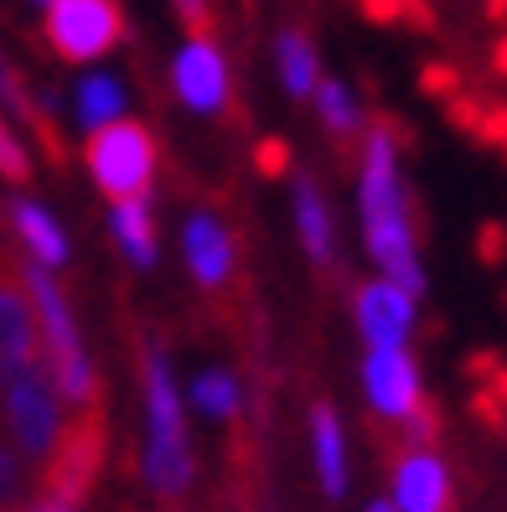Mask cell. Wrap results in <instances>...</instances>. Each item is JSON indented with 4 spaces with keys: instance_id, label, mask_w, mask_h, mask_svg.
I'll return each mask as SVG.
<instances>
[{
    "instance_id": "obj_1",
    "label": "cell",
    "mask_w": 507,
    "mask_h": 512,
    "mask_svg": "<svg viewBox=\"0 0 507 512\" xmlns=\"http://www.w3.org/2000/svg\"><path fill=\"white\" fill-rule=\"evenodd\" d=\"M352 223H357V249L368 259V275L425 295L430 269H425V238H420V202H414L404 140L394 125H368L357 135Z\"/></svg>"
},
{
    "instance_id": "obj_22",
    "label": "cell",
    "mask_w": 507,
    "mask_h": 512,
    "mask_svg": "<svg viewBox=\"0 0 507 512\" xmlns=\"http://www.w3.org/2000/svg\"><path fill=\"white\" fill-rule=\"evenodd\" d=\"M0 114H11L16 125L32 119V94H26V83H21V73L6 52H0Z\"/></svg>"
},
{
    "instance_id": "obj_15",
    "label": "cell",
    "mask_w": 507,
    "mask_h": 512,
    "mask_svg": "<svg viewBox=\"0 0 507 512\" xmlns=\"http://www.w3.org/2000/svg\"><path fill=\"white\" fill-rule=\"evenodd\" d=\"M249 399L254 388L249 378L238 373L223 357H207V363L187 368L182 373V404H187V419L202 430H233L249 419Z\"/></svg>"
},
{
    "instance_id": "obj_7",
    "label": "cell",
    "mask_w": 507,
    "mask_h": 512,
    "mask_svg": "<svg viewBox=\"0 0 507 512\" xmlns=\"http://www.w3.org/2000/svg\"><path fill=\"white\" fill-rule=\"evenodd\" d=\"M42 42L73 73L99 68L130 42V16L119 0H52L42 11Z\"/></svg>"
},
{
    "instance_id": "obj_11",
    "label": "cell",
    "mask_w": 507,
    "mask_h": 512,
    "mask_svg": "<svg viewBox=\"0 0 507 512\" xmlns=\"http://www.w3.org/2000/svg\"><path fill=\"white\" fill-rule=\"evenodd\" d=\"M378 497L394 512H456V466L430 440H409L389 461V481Z\"/></svg>"
},
{
    "instance_id": "obj_24",
    "label": "cell",
    "mask_w": 507,
    "mask_h": 512,
    "mask_svg": "<svg viewBox=\"0 0 507 512\" xmlns=\"http://www.w3.org/2000/svg\"><path fill=\"white\" fill-rule=\"evenodd\" d=\"M11 512H83V497H73V492H63V487H52V492H42V497L16 502Z\"/></svg>"
},
{
    "instance_id": "obj_12",
    "label": "cell",
    "mask_w": 507,
    "mask_h": 512,
    "mask_svg": "<svg viewBox=\"0 0 507 512\" xmlns=\"http://www.w3.org/2000/svg\"><path fill=\"white\" fill-rule=\"evenodd\" d=\"M6 228L11 244L21 249L26 269H47V275H68L78 259V238L68 228V218L37 192H11L6 202Z\"/></svg>"
},
{
    "instance_id": "obj_10",
    "label": "cell",
    "mask_w": 507,
    "mask_h": 512,
    "mask_svg": "<svg viewBox=\"0 0 507 512\" xmlns=\"http://www.w3.org/2000/svg\"><path fill=\"white\" fill-rule=\"evenodd\" d=\"M347 321L352 337L363 342V352H383V347H414L425 321V295H414L394 280L363 275L347 295Z\"/></svg>"
},
{
    "instance_id": "obj_5",
    "label": "cell",
    "mask_w": 507,
    "mask_h": 512,
    "mask_svg": "<svg viewBox=\"0 0 507 512\" xmlns=\"http://www.w3.org/2000/svg\"><path fill=\"white\" fill-rule=\"evenodd\" d=\"M161 166H166L161 135L145 125L140 114L125 119V125H109V130L83 140V176H88V187H94L104 202L156 197Z\"/></svg>"
},
{
    "instance_id": "obj_9",
    "label": "cell",
    "mask_w": 507,
    "mask_h": 512,
    "mask_svg": "<svg viewBox=\"0 0 507 512\" xmlns=\"http://www.w3.org/2000/svg\"><path fill=\"white\" fill-rule=\"evenodd\" d=\"M176 264H182L187 285L202 295H223L238 280L244 249H238V233L218 207H187L176 218Z\"/></svg>"
},
{
    "instance_id": "obj_18",
    "label": "cell",
    "mask_w": 507,
    "mask_h": 512,
    "mask_svg": "<svg viewBox=\"0 0 507 512\" xmlns=\"http://www.w3.org/2000/svg\"><path fill=\"white\" fill-rule=\"evenodd\" d=\"M270 68H275V83L290 104H306L316 94V83L326 78L321 47H316L311 32H301V26H280L270 37Z\"/></svg>"
},
{
    "instance_id": "obj_3",
    "label": "cell",
    "mask_w": 507,
    "mask_h": 512,
    "mask_svg": "<svg viewBox=\"0 0 507 512\" xmlns=\"http://www.w3.org/2000/svg\"><path fill=\"white\" fill-rule=\"evenodd\" d=\"M26 306H32V326H37V363L47 373V383L57 388L73 414L99 404V357L88 342V326L73 290L63 285V275H47V269H26L16 275Z\"/></svg>"
},
{
    "instance_id": "obj_2",
    "label": "cell",
    "mask_w": 507,
    "mask_h": 512,
    "mask_svg": "<svg viewBox=\"0 0 507 512\" xmlns=\"http://www.w3.org/2000/svg\"><path fill=\"white\" fill-rule=\"evenodd\" d=\"M135 388H140V440H135L140 487L161 507H182L202 481V461L182 404V368H176V352L161 337H145L135 363Z\"/></svg>"
},
{
    "instance_id": "obj_23",
    "label": "cell",
    "mask_w": 507,
    "mask_h": 512,
    "mask_svg": "<svg viewBox=\"0 0 507 512\" xmlns=\"http://www.w3.org/2000/svg\"><path fill=\"white\" fill-rule=\"evenodd\" d=\"M26 481H32V466H26L16 450L0 440V507H16V502H26Z\"/></svg>"
},
{
    "instance_id": "obj_29",
    "label": "cell",
    "mask_w": 507,
    "mask_h": 512,
    "mask_svg": "<svg viewBox=\"0 0 507 512\" xmlns=\"http://www.w3.org/2000/svg\"><path fill=\"white\" fill-rule=\"evenodd\" d=\"M502 435H507V419H502Z\"/></svg>"
},
{
    "instance_id": "obj_28",
    "label": "cell",
    "mask_w": 507,
    "mask_h": 512,
    "mask_svg": "<svg viewBox=\"0 0 507 512\" xmlns=\"http://www.w3.org/2000/svg\"><path fill=\"white\" fill-rule=\"evenodd\" d=\"M161 512H192V507H161Z\"/></svg>"
},
{
    "instance_id": "obj_4",
    "label": "cell",
    "mask_w": 507,
    "mask_h": 512,
    "mask_svg": "<svg viewBox=\"0 0 507 512\" xmlns=\"http://www.w3.org/2000/svg\"><path fill=\"white\" fill-rule=\"evenodd\" d=\"M0 430L26 466H57L73 445V409L57 399L42 363L0 383Z\"/></svg>"
},
{
    "instance_id": "obj_13",
    "label": "cell",
    "mask_w": 507,
    "mask_h": 512,
    "mask_svg": "<svg viewBox=\"0 0 507 512\" xmlns=\"http://www.w3.org/2000/svg\"><path fill=\"white\" fill-rule=\"evenodd\" d=\"M290 233L311 269H337L342 259V207L316 171H290Z\"/></svg>"
},
{
    "instance_id": "obj_27",
    "label": "cell",
    "mask_w": 507,
    "mask_h": 512,
    "mask_svg": "<svg viewBox=\"0 0 507 512\" xmlns=\"http://www.w3.org/2000/svg\"><path fill=\"white\" fill-rule=\"evenodd\" d=\"M26 6H32V11H47V6H52V0H26Z\"/></svg>"
},
{
    "instance_id": "obj_25",
    "label": "cell",
    "mask_w": 507,
    "mask_h": 512,
    "mask_svg": "<svg viewBox=\"0 0 507 512\" xmlns=\"http://www.w3.org/2000/svg\"><path fill=\"white\" fill-rule=\"evenodd\" d=\"M176 21L187 26V32H207V16H213V0H171Z\"/></svg>"
},
{
    "instance_id": "obj_16",
    "label": "cell",
    "mask_w": 507,
    "mask_h": 512,
    "mask_svg": "<svg viewBox=\"0 0 507 512\" xmlns=\"http://www.w3.org/2000/svg\"><path fill=\"white\" fill-rule=\"evenodd\" d=\"M306 466L326 502H342L352 492V430L332 399H316L306 409Z\"/></svg>"
},
{
    "instance_id": "obj_26",
    "label": "cell",
    "mask_w": 507,
    "mask_h": 512,
    "mask_svg": "<svg viewBox=\"0 0 507 512\" xmlns=\"http://www.w3.org/2000/svg\"><path fill=\"white\" fill-rule=\"evenodd\" d=\"M357 512H394V507H389V502H383V497H368V502H363V507H357Z\"/></svg>"
},
{
    "instance_id": "obj_6",
    "label": "cell",
    "mask_w": 507,
    "mask_h": 512,
    "mask_svg": "<svg viewBox=\"0 0 507 512\" xmlns=\"http://www.w3.org/2000/svg\"><path fill=\"white\" fill-rule=\"evenodd\" d=\"M357 399L378 425L430 440V383L414 347H383L357 357Z\"/></svg>"
},
{
    "instance_id": "obj_20",
    "label": "cell",
    "mask_w": 507,
    "mask_h": 512,
    "mask_svg": "<svg viewBox=\"0 0 507 512\" xmlns=\"http://www.w3.org/2000/svg\"><path fill=\"white\" fill-rule=\"evenodd\" d=\"M306 104H311V114H316V125L332 135V140H357V135L373 125L363 88H357L352 78H342V73H326Z\"/></svg>"
},
{
    "instance_id": "obj_8",
    "label": "cell",
    "mask_w": 507,
    "mask_h": 512,
    "mask_svg": "<svg viewBox=\"0 0 507 512\" xmlns=\"http://www.w3.org/2000/svg\"><path fill=\"white\" fill-rule=\"evenodd\" d=\"M166 94L187 119H223L233 109V57L213 32H182L166 57Z\"/></svg>"
},
{
    "instance_id": "obj_19",
    "label": "cell",
    "mask_w": 507,
    "mask_h": 512,
    "mask_svg": "<svg viewBox=\"0 0 507 512\" xmlns=\"http://www.w3.org/2000/svg\"><path fill=\"white\" fill-rule=\"evenodd\" d=\"M37 368V326L16 280H0V383Z\"/></svg>"
},
{
    "instance_id": "obj_17",
    "label": "cell",
    "mask_w": 507,
    "mask_h": 512,
    "mask_svg": "<svg viewBox=\"0 0 507 512\" xmlns=\"http://www.w3.org/2000/svg\"><path fill=\"white\" fill-rule=\"evenodd\" d=\"M104 244L119 254L125 269H135V275H156L161 259H166V233H161L156 197L104 202Z\"/></svg>"
},
{
    "instance_id": "obj_14",
    "label": "cell",
    "mask_w": 507,
    "mask_h": 512,
    "mask_svg": "<svg viewBox=\"0 0 507 512\" xmlns=\"http://www.w3.org/2000/svg\"><path fill=\"white\" fill-rule=\"evenodd\" d=\"M63 114H68V125H73L78 140L135 119V83H130V73L114 68V63L78 68L68 78V88H63Z\"/></svg>"
},
{
    "instance_id": "obj_21",
    "label": "cell",
    "mask_w": 507,
    "mask_h": 512,
    "mask_svg": "<svg viewBox=\"0 0 507 512\" xmlns=\"http://www.w3.org/2000/svg\"><path fill=\"white\" fill-rule=\"evenodd\" d=\"M32 140L11 114H0V182H32Z\"/></svg>"
}]
</instances>
